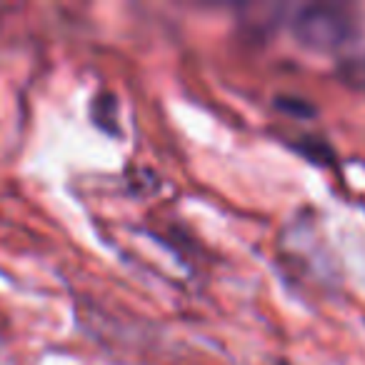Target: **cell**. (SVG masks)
Here are the masks:
<instances>
[{
  "instance_id": "6da1fadb",
  "label": "cell",
  "mask_w": 365,
  "mask_h": 365,
  "mask_svg": "<svg viewBox=\"0 0 365 365\" xmlns=\"http://www.w3.org/2000/svg\"><path fill=\"white\" fill-rule=\"evenodd\" d=\"M293 33L305 48L328 53L348 41L350 18L333 6H308L295 16Z\"/></svg>"
},
{
  "instance_id": "7a4b0ae2",
  "label": "cell",
  "mask_w": 365,
  "mask_h": 365,
  "mask_svg": "<svg viewBox=\"0 0 365 365\" xmlns=\"http://www.w3.org/2000/svg\"><path fill=\"white\" fill-rule=\"evenodd\" d=\"M345 76H348L350 83H355V86L365 88V56L358 58L355 63H350V71L345 73Z\"/></svg>"
}]
</instances>
